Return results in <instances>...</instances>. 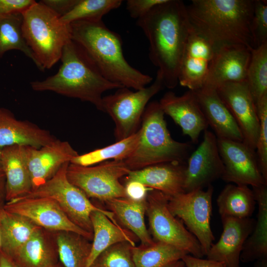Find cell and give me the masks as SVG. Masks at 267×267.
I'll return each instance as SVG.
<instances>
[{
    "label": "cell",
    "mask_w": 267,
    "mask_h": 267,
    "mask_svg": "<svg viewBox=\"0 0 267 267\" xmlns=\"http://www.w3.org/2000/svg\"><path fill=\"white\" fill-rule=\"evenodd\" d=\"M149 43V58L158 68L165 87L178 84L179 67L192 27L186 5L180 0H167L137 20Z\"/></svg>",
    "instance_id": "cell-1"
},
{
    "label": "cell",
    "mask_w": 267,
    "mask_h": 267,
    "mask_svg": "<svg viewBox=\"0 0 267 267\" xmlns=\"http://www.w3.org/2000/svg\"><path fill=\"white\" fill-rule=\"evenodd\" d=\"M255 0H192L186 9L191 25L216 50L257 47L252 22Z\"/></svg>",
    "instance_id": "cell-2"
},
{
    "label": "cell",
    "mask_w": 267,
    "mask_h": 267,
    "mask_svg": "<svg viewBox=\"0 0 267 267\" xmlns=\"http://www.w3.org/2000/svg\"><path fill=\"white\" fill-rule=\"evenodd\" d=\"M71 40L79 45L108 81L135 90L147 87L153 78L132 66L123 54L120 36L103 21H79L69 24Z\"/></svg>",
    "instance_id": "cell-3"
},
{
    "label": "cell",
    "mask_w": 267,
    "mask_h": 267,
    "mask_svg": "<svg viewBox=\"0 0 267 267\" xmlns=\"http://www.w3.org/2000/svg\"><path fill=\"white\" fill-rule=\"evenodd\" d=\"M58 72L42 81L30 83L36 91H49L89 102L102 111V94L123 87L106 79L95 64L72 40L64 46Z\"/></svg>",
    "instance_id": "cell-4"
},
{
    "label": "cell",
    "mask_w": 267,
    "mask_h": 267,
    "mask_svg": "<svg viewBox=\"0 0 267 267\" xmlns=\"http://www.w3.org/2000/svg\"><path fill=\"white\" fill-rule=\"evenodd\" d=\"M164 113L158 101L149 102L139 129V138L132 154L124 161L130 170L170 162H185L192 147L174 139L168 130Z\"/></svg>",
    "instance_id": "cell-5"
},
{
    "label": "cell",
    "mask_w": 267,
    "mask_h": 267,
    "mask_svg": "<svg viewBox=\"0 0 267 267\" xmlns=\"http://www.w3.org/2000/svg\"><path fill=\"white\" fill-rule=\"evenodd\" d=\"M22 32L42 71L52 67L60 60L66 44L71 40L70 25L43 4L37 2L22 14Z\"/></svg>",
    "instance_id": "cell-6"
},
{
    "label": "cell",
    "mask_w": 267,
    "mask_h": 267,
    "mask_svg": "<svg viewBox=\"0 0 267 267\" xmlns=\"http://www.w3.org/2000/svg\"><path fill=\"white\" fill-rule=\"evenodd\" d=\"M69 163L64 164L53 177L44 183L25 196L16 199L32 198L52 199L73 222L92 235L90 218L92 212L100 211L113 222L119 224L111 211L95 206L80 189L69 181L67 177V169Z\"/></svg>",
    "instance_id": "cell-7"
},
{
    "label": "cell",
    "mask_w": 267,
    "mask_h": 267,
    "mask_svg": "<svg viewBox=\"0 0 267 267\" xmlns=\"http://www.w3.org/2000/svg\"><path fill=\"white\" fill-rule=\"evenodd\" d=\"M164 87L162 76L157 71L154 81L148 87L135 91L121 87L116 89L113 94L103 97L102 111L107 113L114 121L117 141L126 138L138 131L149 100Z\"/></svg>",
    "instance_id": "cell-8"
},
{
    "label": "cell",
    "mask_w": 267,
    "mask_h": 267,
    "mask_svg": "<svg viewBox=\"0 0 267 267\" xmlns=\"http://www.w3.org/2000/svg\"><path fill=\"white\" fill-rule=\"evenodd\" d=\"M130 171L123 160H110L89 167L70 163L67 177L88 198L105 202L114 198L126 197L121 179Z\"/></svg>",
    "instance_id": "cell-9"
},
{
    "label": "cell",
    "mask_w": 267,
    "mask_h": 267,
    "mask_svg": "<svg viewBox=\"0 0 267 267\" xmlns=\"http://www.w3.org/2000/svg\"><path fill=\"white\" fill-rule=\"evenodd\" d=\"M168 199L157 190L152 189L148 193L146 213L154 241L166 243L202 258L204 254L199 241L170 212Z\"/></svg>",
    "instance_id": "cell-10"
},
{
    "label": "cell",
    "mask_w": 267,
    "mask_h": 267,
    "mask_svg": "<svg viewBox=\"0 0 267 267\" xmlns=\"http://www.w3.org/2000/svg\"><path fill=\"white\" fill-rule=\"evenodd\" d=\"M213 186L206 190L196 189L169 197L168 207L180 219L187 229L196 238L206 256L215 237L211 227Z\"/></svg>",
    "instance_id": "cell-11"
},
{
    "label": "cell",
    "mask_w": 267,
    "mask_h": 267,
    "mask_svg": "<svg viewBox=\"0 0 267 267\" xmlns=\"http://www.w3.org/2000/svg\"><path fill=\"white\" fill-rule=\"evenodd\" d=\"M217 143L224 167L221 179L252 187L267 184L261 173L255 150L243 141L217 138Z\"/></svg>",
    "instance_id": "cell-12"
},
{
    "label": "cell",
    "mask_w": 267,
    "mask_h": 267,
    "mask_svg": "<svg viewBox=\"0 0 267 267\" xmlns=\"http://www.w3.org/2000/svg\"><path fill=\"white\" fill-rule=\"evenodd\" d=\"M6 211L22 216L37 226L48 230L73 232L89 240L93 235L78 226L67 217L58 204L48 198L15 199L3 205Z\"/></svg>",
    "instance_id": "cell-13"
},
{
    "label": "cell",
    "mask_w": 267,
    "mask_h": 267,
    "mask_svg": "<svg viewBox=\"0 0 267 267\" xmlns=\"http://www.w3.org/2000/svg\"><path fill=\"white\" fill-rule=\"evenodd\" d=\"M223 171L217 138L213 132L206 130L203 141L187 160L184 192L207 188L221 178Z\"/></svg>",
    "instance_id": "cell-14"
},
{
    "label": "cell",
    "mask_w": 267,
    "mask_h": 267,
    "mask_svg": "<svg viewBox=\"0 0 267 267\" xmlns=\"http://www.w3.org/2000/svg\"><path fill=\"white\" fill-rule=\"evenodd\" d=\"M216 89L239 128L243 142L256 150L260 121L246 81L224 83Z\"/></svg>",
    "instance_id": "cell-15"
},
{
    "label": "cell",
    "mask_w": 267,
    "mask_h": 267,
    "mask_svg": "<svg viewBox=\"0 0 267 267\" xmlns=\"http://www.w3.org/2000/svg\"><path fill=\"white\" fill-rule=\"evenodd\" d=\"M26 149L32 190L44 183L64 164L79 155L69 142L57 138L41 148L26 146Z\"/></svg>",
    "instance_id": "cell-16"
},
{
    "label": "cell",
    "mask_w": 267,
    "mask_h": 267,
    "mask_svg": "<svg viewBox=\"0 0 267 267\" xmlns=\"http://www.w3.org/2000/svg\"><path fill=\"white\" fill-rule=\"evenodd\" d=\"M215 50L192 28L181 59L178 84L195 91L204 86Z\"/></svg>",
    "instance_id": "cell-17"
},
{
    "label": "cell",
    "mask_w": 267,
    "mask_h": 267,
    "mask_svg": "<svg viewBox=\"0 0 267 267\" xmlns=\"http://www.w3.org/2000/svg\"><path fill=\"white\" fill-rule=\"evenodd\" d=\"M165 114L178 125L184 135L197 143L200 133L207 129L208 124L195 92L188 90L181 95L169 91L159 101Z\"/></svg>",
    "instance_id": "cell-18"
},
{
    "label": "cell",
    "mask_w": 267,
    "mask_h": 267,
    "mask_svg": "<svg viewBox=\"0 0 267 267\" xmlns=\"http://www.w3.org/2000/svg\"><path fill=\"white\" fill-rule=\"evenodd\" d=\"M223 231L219 241L213 244L207 259L223 263L226 267H240L243 245L254 228L256 221L250 218L222 217Z\"/></svg>",
    "instance_id": "cell-19"
},
{
    "label": "cell",
    "mask_w": 267,
    "mask_h": 267,
    "mask_svg": "<svg viewBox=\"0 0 267 267\" xmlns=\"http://www.w3.org/2000/svg\"><path fill=\"white\" fill-rule=\"evenodd\" d=\"M251 50L243 46H227L215 50L204 86L216 89L226 83L246 81Z\"/></svg>",
    "instance_id": "cell-20"
},
{
    "label": "cell",
    "mask_w": 267,
    "mask_h": 267,
    "mask_svg": "<svg viewBox=\"0 0 267 267\" xmlns=\"http://www.w3.org/2000/svg\"><path fill=\"white\" fill-rule=\"evenodd\" d=\"M186 166V162L159 163L139 170H131L124 177V180L139 181L171 197L184 192Z\"/></svg>",
    "instance_id": "cell-21"
},
{
    "label": "cell",
    "mask_w": 267,
    "mask_h": 267,
    "mask_svg": "<svg viewBox=\"0 0 267 267\" xmlns=\"http://www.w3.org/2000/svg\"><path fill=\"white\" fill-rule=\"evenodd\" d=\"M56 139L49 131L26 120H20L0 107V148L14 145L41 148Z\"/></svg>",
    "instance_id": "cell-22"
},
{
    "label": "cell",
    "mask_w": 267,
    "mask_h": 267,
    "mask_svg": "<svg viewBox=\"0 0 267 267\" xmlns=\"http://www.w3.org/2000/svg\"><path fill=\"white\" fill-rule=\"evenodd\" d=\"M194 91L208 126L217 138L243 141L239 128L216 89L203 86Z\"/></svg>",
    "instance_id": "cell-23"
},
{
    "label": "cell",
    "mask_w": 267,
    "mask_h": 267,
    "mask_svg": "<svg viewBox=\"0 0 267 267\" xmlns=\"http://www.w3.org/2000/svg\"><path fill=\"white\" fill-rule=\"evenodd\" d=\"M26 146L14 145L1 148L0 158L5 177V200L22 197L32 190Z\"/></svg>",
    "instance_id": "cell-24"
},
{
    "label": "cell",
    "mask_w": 267,
    "mask_h": 267,
    "mask_svg": "<svg viewBox=\"0 0 267 267\" xmlns=\"http://www.w3.org/2000/svg\"><path fill=\"white\" fill-rule=\"evenodd\" d=\"M93 230L90 253L86 267H89L97 257L106 249L117 243L127 241L135 246L138 238L132 232L113 222L100 211L90 215Z\"/></svg>",
    "instance_id": "cell-25"
},
{
    "label": "cell",
    "mask_w": 267,
    "mask_h": 267,
    "mask_svg": "<svg viewBox=\"0 0 267 267\" xmlns=\"http://www.w3.org/2000/svg\"><path fill=\"white\" fill-rule=\"evenodd\" d=\"M258 205L257 220L240 255L243 263L267 259V184L252 187Z\"/></svg>",
    "instance_id": "cell-26"
},
{
    "label": "cell",
    "mask_w": 267,
    "mask_h": 267,
    "mask_svg": "<svg viewBox=\"0 0 267 267\" xmlns=\"http://www.w3.org/2000/svg\"><path fill=\"white\" fill-rule=\"evenodd\" d=\"M9 257L18 267H55L60 262L56 245H50L41 227Z\"/></svg>",
    "instance_id": "cell-27"
},
{
    "label": "cell",
    "mask_w": 267,
    "mask_h": 267,
    "mask_svg": "<svg viewBox=\"0 0 267 267\" xmlns=\"http://www.w3.org/2000/svg\"><path fill=\"white\" fill-rule=\"evenodd\" d=\"M105 202L116 219L135 235L141 245H150L154 243L145 223L146 200L137 202L125 197L114 198Z\"/></svg>",
    "instance_id": "cell-28"
},
{
    "label": "cell",
    "mask_w": 267,
    "mask_h": 267,
    "mask_svg": "<svg viewBox=\"0 0 267 267\" xmlns=\"http://www.w3.org/2000/svg\"><path fill=\"white\" fill-rule=\"evenodd\" d=\"M39 227L27 218L3 207L0 210V251L12 256Z\"/></svg>",
    "instance_id": "cell-29"
},
{
    "label": "cell",
    "mask_w": 267,
    "mask_h": 267,
    "mask_svg": "<svg viewBox=\"0 0 267 267\" xmlns=\"http://www.w3.org/2000/svg\"><path fill=\"white\" fill-rule=\"evenodd\" d=\"M256 202L253 192L248 186L231 183L224 187L217 199L221 217L238 219L250 218Z\"/></svg>",
    "instance_id": "cell-30"
},
{
    "label": "cell",
    "mask_w": 267,
    "mask_h": 267,
    "mask_svg": "<svg viewBox=\"0 0 267 267\" xmlns=\"http://www.w3.org/2000/svg\"><path fill=\"white\" fill-rule=\"evenodd\" d=\"M89 241L75 232H58L55 242L61 264L64 267H86L91 247Z\"/></svg>",
    "instance_id": "cell-31"
},
{
    "label": "cell",
    "mask_w": 267,
    "mask_h": 267,
    "mask_svg": "<svg viewBox=\"0 0 267 267\" xmlns=\"http://www.w3.org/2000/svg\"><path fill=\"white\" fill-rule=\"evenodd\" d=\"M139 138V131L112 144L82 155H78L70 163L83 167L94 166L110 160L127 159L135 149Z\"/></svg>",
    "instance_id": "cell-32"
},
{
    "label": "cell",
    "mask_w": 267,
    "mask_h": 267,
    "mask_svg": "<svg viewBox=\"0 0 267 267\" xmlns=\"http://www.w3.org/2000/svg\"><path fill=\"white\" fill-rule=\"evenodd\" d=\"M132 254L136 267H164L181 260L188 254L174 246L158 241L150 245L134 246Z\"/></svg>",
    "instance_id": "cell-33"
},
{
    "label": "cell",
    "mask_w": 267,
    "mask_h": 267,
    "mask_svg": "<svg viewBox=\"0 0 267 267\" xmlns=\"http://www.w3.org/2000/svg\"><path fill=\"white\" fill-rule=\"evenodd\" d=\"M22 14L0 15V59L11 50L22 52L35 63L33 53L24 38Z\"/></svg>",
    "instance_id": "cell-34"
},
{
    "label": "cell",
    "mask_w": 267,
    "mask_h": 267,
    "mask_svg": "<svg viewBox=\"0 0 267 267\" xmlns=\"http://www.w3.org/2000/svg\"><path fill=\"white\" fill-rule=\"evenodd\" d=\"M246 82L255 103L267 96V43L251 50Z\"/></svg>",
    "instance_id": "cell-35"
},
{
    "label": "cell",
    "mask_w": 267,
    "mask_h": 267,
    "mask_svg": "<svg viewBox=\"0 0 267 267\" xmlns=\"http://www.w3.org/2000/svg\"><path fill=\"white\" fill-rule=\"evenodd\" d=\"M121 0H78L67 14L60 17L65 24L79 21H99L110 11L119 8Z\"/></svg>",
    "instance_id": "cell-36"
},
{
    "label": "cell",
    "mask_w": 267,
    "mask_h": 267,
    "mask_svg": "<svg viewBox=\"0 0 267 267\" xmlns=\"http://www.w3.org/2000/svg\"><path fill=\"white\" fill-rule=\"evenodd\" d=\"M129 242L114 244L101 253L89 267H136Z\"/></svg>",
    "instance_id": "cell-37"
},
{
    "label": "cell",
    "mask_w": 267,
    "mask_h": 267,
    "mask_svg": "<svg viewBox=\"0 0 267 267\" xmlns=\"http://www.w3.org/2000/svg\"><path fill=\"white\" fill-rule=\"evenodd\" d=\"M255 104L260 121L256 153L261 173L267 181V96Z\"/></svg>",
    "instance_id": "cell-38"
},
{
    "label": "cell",
    "mask_w": 267,
    "mask_h": 267,
    "mask_svg": "<svg viewBox=\"0 0 267 267\" xmlns=\"http://www.w3.org/2000/svg\"><path fill=\"white\" fill-rule=\"evenodd\" d=\"M252 29L258 47L267 43V1L255 0Z\"/></svg>",
    "instance_id": "cell-39"
},
{
    "label": "cell",
    "mask_w": 267,
    "mask_h": 267,
    "mask_svg": "<svg viewBox=\"0 0 267 267\" xmlns=\"http://www.w3.org/2000/svg\"><path fill=\"white\" fill-rule=\"evenodd\" d=\"M167 0H128L126 9L130 16L138 20L147 14L156 6Z\"/></svg>",
    "instance_id": "cell-40"
},
{
    "label": "cell",
    "mask_w": 267,
    "mask_h": 267,
    "mask_svg": "<svg viewBox=\"0 0 267 267\" xmlns=\"http://www.w3.org/2000/svg\"><path fill=\"white\" fill-rule=\"evenodd\" d=\"M36 2L34 0H0V15L22 14Z\"/></svg>",
    "instance_id": "cell-41"
},
{
    "label": "cell",
    "mask_w": 267,
    "mask_h": 267,
    "mask_svg": "<svg viewBox=\"0 0 267 267\" xmlns=\"http://www.w3.org/2000/svg\"><path fill=\"white\" fill-rule=\"evenodd\" d=\"M124 185L126 197L137 202L146 200L148 192L153 189L135 180L125 182Z\"/></svg>",
    "instance_id": "cell-42"
},
{
    "label": "cell",
    "mask_w": 267,
    "mask_h": 267,
    "mask_svg": "<svg viewBox=\"0 0 267 267\" xmlns=\"http://www.w3.org/2000/svg\"><path fill=\"white\" fill-rule=\"evenodd\" d=\"M40 1L61 17L73 8L78 2V0H42Z\"/></svg>",
    "instance_id": "cell-43"
},
{
    "label": "cell",
    "mask_w": 267,
    "mask_h": 267,
    "mask_svg": "<svg viewBox=\"0 0 267 267\" xmlns=\"http://www.w3.org/2000/svg\"><path fill=\"white\" fill-rule=\"evenodd\" d=\"M181 260L184 262L185 267H226L222 262L203 259L189 254L185 255Z\"/></svg>",
    "instance_id": "cell-44"
},
{
    "label": "cell",
    "mask_w": 267,
    "mask_h": 267,
    "mask_svg": "<svg viewBox=\"0 0 267 267\" xmlns=\"http://www.w3.org/2000/svg\"><path fill=\"white\" fill-rule=\"evenodd\" d=\"M0 267H18V266L11 258L0 251Z\"/></svg>",
    "instance_id": "cell-45"
},
{
    "label": "cell",
    "mask_w": 267,
    "mask_h": 267,
    "mask_svg": "<svg viewBox=\"0 0 267 267\" xmlns=\"http://www.w3.org/2000/svg\"><path fill=\"white\" fill-rule=\"evenodd\" d=\"M0 150L1 148H0V197L5 200V177L1 161Z\"/></svg>",
    "instance_id": "cell-46"
},
{
    "label": "cell",
    "mask_w": 267,
    "mask_h": 267,
    "mask_svg": "<svg viewBox=\"0 0 267 267\" xmlns=\"http://www.w3.org/2000/svg\"><path fill=\"white\" fill-rule=\"evenodd\" d=\"M164 267H185L184 262L181 260L173 262Z\"/></svg>",
    "instance_id": "cell-47"
},
{
    "label": "cell",
    "mask_w": 267,
    "mask_h": 267,
    "mask_svg": "<svg viewBox=\"0 0 267 267\" xmlns=\"http://www.w3.org/2000/svg\"><path fill=\"white\" fill-rule=\"evenodd\" d=\"M254 267H267V259L256 261Z\"/></svg>",
    "instance_id": "cell-48"
},
{
    "label": "cell",
    "mask_w": 267,
    "mask_h": 267,
    "mask_svg": "<svg viewBox=\"0 0 267 267\" xmlns=\"http://www.w3.org/2000/svg\"><path fill=\"white\" fill-rule=\"evenodd\" d=\"M4 199L0 197V210L1 209L3 208V206L4 205L3 204V200Z\"/></svg>",
    "instance_id": "cell-49"
},
{
    "label": "cell",
    "mask_w": 267,
    "mask_h": 267,
    "mask_svg": "<svg viewBox=\"0 0 267 267\" xmlns=\"http://www.w3.org/2000/svg\"><path fill=\"white\" fill-rule=\"evenodd\" d=\"M55 267H64L61 264L60 262H59V264Z\"/></svg>",
    "instance_id": "cell-50"
},
{
    "label": "cell",
    "mask_w": 267,
    "mask_h": 267,
    "mask_svg": "<svg viewBox=\"0 0 267 267\" xmlns=\"http://www.w3.org/2000/svg\"><path fill=\"white\" fill-rule=\"evenodd\" d=\"M0 245H1V242H0Z\"/></svg>",
    "instance_id": "cell-51"
}]
</instances>
